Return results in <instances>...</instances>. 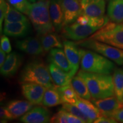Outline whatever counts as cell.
I'll use <instances>...</instances> for the list:
<instances>
[{
  "instance_id": "6da1fadb",
  "label": "cell",
  "mask_w": 123,
  "mask_h": 123,
  "mask_svg": "<svg viewBox=\"0 0 123 123\" xmlns=\"http://www.w3.org/2000/svg\"><path fill=\"white\" fill-rule=\"evenodd\" d=\"M78 75L87 84L93 99H102L115 95L113 78L110 75L90 73L81 70Z\"/></svg>"
},
{
  "instance_id": "7a4b0ae2",
  "label": "cell",
  "mask_w": 123,
  "mask_h": 123,
  "mask_svg": "<svg viewBox=\"0 0 123 123\" xmlns=\"http://www.w3.org/2000/svg\"><path fill=\"white\" fill-rule=\"evenodd\" d=\"M49 5L50 0H42L31 5L28 16L39 36L55 30L50 15Z\"/></svg>"
},
{
  "instance_id": "3957f363",
  "label": "cell",
  "mask_w": 123,
  "mask_h": 123,
  "mask_svg": "<svg viewBox=\"0 0 123 123\" xmlns=\"http://www.w3.org/2000/svg\"><path fill=\"white\" fill-rule=\"evenodd\" d=\"M20 83H34L46 87L55 86L49 68L40 60H34L27 63L20 73Z\"/></svg>"
},
{
  "instance_id": "277c9868",
  "label": "cell",
  "mask_w": 123,
  "mask_h": 123,
  "mask_svg": "<svg viewBox=\"0 0 123 123\" xmlns=\"http://www.w3.org/2000/svg\"><path fill=\"white\" fill-rule=\"evenodd\" d=\"M80 67L86 72L110 75L115 70V64L95 51L81 49Z\"/></svg>"
},
{
  "instance_id": "5b68a950",
  "label": "cell",
  "mask_w": 123,
  "mask_h": 123,
  "mask_svg": "<svg viewBox=\"0 0 123 123\" xmlns=\"http://www.w3.org/2000/svg\"><path fill=\"white\" fill-rule=\"evenodd\" d=\"M89 38L123 50V23L109 21Z\"/></svg>"
},
{
  "instance_id": "8992f818",
  "label": "cell",
  "mask_w": 123,
  "mask_h": 123,
  "mask_svg": "<svg viewBox=\"0 0 123 123\" xmlns=\"http://www.w3.org/2000/svg\"><path fill=\"white\" fill-rule=\"evenodd\" d=\"M78 46L95 51L118 65H123V50L96 40L88 38L78 41Z\"/></svg>"
},
{
  "instance_id": "52a82bcc",
  "label": "cell",
  "mask_w": 123,
  "mask_h": 123,
  "mask_svg": "<svg viewBox=\"0 0 123 123\" xmlns=\"http://www.w3.org/2000/svg\"><path fill=\"white\" fill-rule=\"evenodd\" d=\"M99 29L91 25H81L75 21L73 24L64 26L61 33L65 39L79 41L87 38Z\"/></svg>"
},
{
  "instance_id": "ba28073f",
  "label": "cell",
  "mask_w": 123,
  "mask_h": 123,
  "mask_svg": "<svg viewBox=\"0 0 123 123\" xmlns=\"http://www.w3.org/2000/svg\"><path fill=\"white\" fill-rule=\"evenodd\" d=\"M80 0H59L64 15V26L75 22L83 14Z\"/></svg>"
},
{
  "instance_id": "9c48e42d",
  "label": "cell",
  "mask_w": 123,
  "mask_h": 123,
  "mask_svg": "<svg viewBox=\"0 0 123 123\" xmlns=\"http://www.w3.org/2000/svg\"><path fill=\"white\" fill-rule=\"evenodd\" d=\"M46 87L34 83H23L21 91L25 98L35 105L42 104L43 99Z\"/></svg>"
},
{
  "instance_id": "30bf717a",
  "label": "cell",
  "mask_w": 123,
  "mask_h": 123,
  "mask_svg": "<svg viewBox=\"0 0 123 123\" xmlns=\"http://www.w3.org/2000/svg\"><path fill=\"white\" fill-rule=\"evenodd\" d=\"M92 102L99 108L102 116L112 117L115 112L123 107V103L119 101L115 95L102 99H91Z\"/></svg>"
},
{
  "instance_id": "8fae6325",
  "label": "cell",
  "mask_w": 123,
  "mask_h": 123,
  "mask_svg": "<svg viewBox=\"0 0 123 123\" xmlns=\"http://www.w3.org/2000/svg\"><path fill=\"white\" fill-rule=\"evenodd\" d=\"M15 47L21 51L32 56H40L44 51L41 41L35 37H27L15 42Z\"/></svg>"
},
{
  "instance_id": "7c38bea8",
  "label": "cell",
  "mask_w": 123,
  "mask_h": 123,
  "mask_svg": "<svg viewBox=\"0 0 123 123\" xmlns=\"http://www.w3.org/2000/svg\"><path fill=\"white\" fill-rule=\"evenodd\" d=\"M65 54L71 66V73L74 76L79 68L81 61V49H79L76 43L65 40L63 42Z\"/></svg>"
},
{
  "instance_id": "4fadbf2b",
  "label": "cell",
  "mask_w": 123,
  "mask_h": 123,
  "mask_svg": "<svg viewBox=\"0 0 123 123\" xmlns=\"http://www.w3.org/2000/svg\"><path fill=\"white\" fill-rule=\"evenodd\" d=\"M31 31L29 21L16 22H4L3 33L7 36L14 38H25Z\"/></svg>"
},
{
  "instance_id": "5bb4252c",
  "label": "cell",
  "mask_w": 123,
  "mask_h": 123,
  "mask_svg": "<svg viewBox=\"0 0 123 123\" xmlns=\"http://www.w3.org/2000/svg\"><path fill=\"white\" fill-rule=\"evenodd\" d=\"M20 120L25 123H47L50 122V113L46 108L38 106L23 115Z\"/></svg>"
},
{
  "instance_id": "9a60e30c",
  "label": "cell",
  "mask_w": 123,
  "mask_h": 123,
  "mask_svg": "<svg viewBox=\"0 0 123 123\" xmlns=\"http://www.w3.org/2000/svg\"><path fill=\"white\" fill-rule=\"evenodd\" d=\"M83 14L92 17L104 16L105 12V0H80Z\"/></svg>"
},
{
  "instance_id": "2e32d148",
  "label": "cell",
  "mask_w": 123,
  "mask_h": 123,
  "mask_svg": "<svg viewBox=\"0 0 123 123\" xmlns=\"http://www.w3.org/2000/svg\"><path fill=\"white\" fill-rule=\"evenodd\" d=\"M22 63L21 55L15 52L7 55L4 63L1 67V74L6 78L13 76L17 73Z\"/></svg>"
},
{
  "instance_id": "e0dca14e",
  "label": "cell",
  "mask_w": 123,
  "mask_h": 123,
  "mask_svg": "<svg viewBox=\"0 0 123 123\" xmlns=\"http://www.w3.org/2000/svg\"><path fill=\"white\" fill-rule=\"evenodd\" d=\"M72 104L76 105L90 119L92 122L102 116L101 112L93 102H91L89 100L81 98L78 96L74 102Z\"/></svg>"
},
{
  "instance_id": "ac0fdd59",
  "label": "cell",
  "mask_w": 123,
  "mask_h": 123,
  "mask_svg": "<svg viewBox=\"0 0 123 123\" xmlns=\"http://www.w3.org/2000/svg\"><path fill=\"white\" fill-rule=\"evenodd\" d=\"M47 59L49 63H53L64 71L71 73V66L62 49H51Z\"/></svg>"
},
{
  "instance_id": "d6986e66",
  "label": "cell",
  "mask_w": 123,
  "mask_h": 123,
  "mask_svg": "<svg viewBox=\"0 0 123 123\" xmlns=\"http://www.w3.org/2000/svg\"><path fill=\"white\" fill-rule=\"evenodd\" d=\"M49 12L55 31H61L64 27V15L59 0H50Z\"/></svg>"
},
{
  "instance_id": "ffe728a7",
  "label": "cell",
  "mask_w": 123,
  "mask_h": 123,
  "mask_svg": "<svg viewBox=\"0 0 123 123\" xmlns=\"http://www.w3.org/2000/svg\"><path fill=\"white\" fill-rule=\"evenodd\" d=\"M33 103L28 100H14L9 101L6 108L12 115V119L14 120L21 117L33 108Z\"/></svg>"
},
{
  "instance_id": "44dd1931",
  "label": "cell",
  "mask_w": 123,
  "mask_h": 123,
  "mask_svg": "<svg viewBox=\"0 0 123 123\" xmlns=\"http://www.w3.org/2000/svg\"><path fill=\"white\" fill-rule=\"evenodd\" d=\"M48 68L55 85L64 86L71 84V80L74 76L71 73L64 71L53 63H49Z\"/></svg>"
},
{
  "instance_id": "7402d4cb",
  "label": "cell",
  "mask_w": 123,
  "mask_h": 123,
  "mask_svg": "<svg viewBox=\"0 0 123 123\" xmlns=\"http://www.w3.org/2000/svg\"><path fill=\"white\" fill-rule=\"evenodd\" d=\"M107 16L112 22L123 23V0H110L107 6Z\"/></svg>"
},
{
  "instance_id": "603a6c76",
  "label": "cell",
  "mask_w": 123,
  "mask_h": 123,
  "mask_svg": "<svg viewBox=\"0 0 123 123\" xmlns=\"http://www.w3.org/2000/svg\"><path fill=\"white\" fill-rule=\"evenodd\" d=\"M63 103L56 86L47 87L44 92L42 104L44 107H51Z\"/></svg>"
},
{
  "instance_id": "cb8c5ba5",
  "label": "cell",
  "mask_w": 123,
  "mask_h": 123,
  "mask_svg": "<svg viewBox=\"0 0 123 123\" xmlns=\"http://www.w3.org/2000/svg\"><path fill=\"white\" fill-rule=\"evenodd\" d=\"M41 42L45 52L54 48L62 49L63 47V43L62 42L61 38L54 32L42 35Z\"/></svg>"
},
{
  "instance_id": "d4e9b609",
  "label": "cell",
  "mask_w": 123,
  "mask_h": 123,
  "mask_svg": "<svg viewBox=\"0 0 123 123\" xmlns=\"http://www.w3.org/2000/svg\"><path fill=\"white\" fill-rule=\"evenodd\" d=\"M71 84L79 97L89 100L92 99V96L88 86L84 80L79 75L73 77Z\"/></svg>"
},
{
  "instance_id": "484cf974",
  "label": "cell",
  "mask_w": 123,
  "mask_h": 123,
  "mask_svg": "<svg viewBox=\"0 0 123 123\" xmlns=\"http://www.w3.org/2000/svg\"><path fill=\"white\" fill-rule=\"evenodd\" d=\"M113 83L114 86L115 96L119 101L123 103V70L121 68H115L113 72Z\"/></svg>"
},
{
  "instance_id": "4316f807",
  "label": "cell",
  "mask_w": 123,
  "mask_h": 123,
  "mask_svg": "<svg viewBox=\"0 0 123 123\" xmlns=\"http://www.w3.org/2000/svg\"><path fill=\"white\" fill-rule=\"evenodd\" d=\"M56 88L59 92L63 103H67L73 104L78 97L71 84L64 86H56Z\"/></svg>"
},
{
  "instance_id": "83f0119b",
  "label": "cell",
  "mask_w": 123,
  "mask_h": 123,
  "mask_svg": "<svg viewBox=\"0 0 123 123\" xmlns=\"http://www.w3.org/2000/svg\"><path fill=\"white\" fill-rule=\"evenodd\" d=\"M5 22H16L29 21L24 13L13 6H10L4 19Z\"/></svg>"
},
{
  "instance_id": "f1b7e54d",
  "label": "cell",
  "mask_w": 123,
  "mask_h": 123,
  "mask_svg": "<svg viewBox=\"0 0 123 123\" xmlns=\"http://www.w3.org/2000/svg\"><path fill=\"white\" fill-rule=\"evenodd\" d=\"M62 108L73 115L78 117L82 120L84 123H92V121L85 114L83 113V112L80 110L79 108L76 107V105H74V104L64 103H63Z\"/></svg>"
},
{
  "instance_id": "f546056e",
  "label": "cell",
  "mask_w": 123,
  "mask_h": 123,
  "mask_svg": "<svg viewBox=\"0 0 123 123\" xmlns=\"http://www.w3.org/2000/svg\"><path fill=\"white\" fill-rule=\"evenodd\" d=\"M7 1L12 6L17 9L24 14L28 15L31 5L29 0H7Z\"/></svg>"
},
{
  "instance_id": "4dcf8cb0",
  "label": "cell",
  "mask_w": 123,
  "mask_h": 123,
  "mask_svg": "<svg viewBox=\"0 0 123 123\" xmlns=\"http://www.w3.org/2000/svg\"><path fill=\"white\" fill-rule=\"evenodd\" d=\"M10 6L5 0H0V31L2 33V22L8 12Z\"/></svg>"
},
{
  "instance_id": "1f68e13d",
  "label": "cell",
  "mask_w": 123,
  "mask_h": 123,
  "mask_svg": "<svg viewBox=\"0 0 123 123\" xmlns=\"http://www.w3.org/2000/svg\"><path fill=\"white\" fill-rule=\"evenodd\" d=\"M50 123H67L66 117V111L62 108L57 113L54 114L50 119Z\"/></svg>"
},
{
  "instance_id": "d6a6232c",
  "label": "cell",
  "mask_w": 123,
  "mask_h": 123,
  "mask_svg": "<svg viewBox=\"0 0 123 123\" xmlns=\"http://www.w3.org/2000/svg\"><path fill=\"white\" fill-rule=\"evenodd\" d=\"M1 49L7 54L10 53L12 51V46L10 41L7 35L5 34L1 35Z\"/></svg>"
},
{
  "instance_id": "836d02e7",
  "label": "cell",
  "mask_w": 123,
  "mask_h": 123,
  "mask_svg": "<svg viewBox=\"0 0 123 123\" xmlns=\"http://www.w3.org/2000/svg\"><path fill=\"white\" fill-rule=\"evenodd\" d=\"M0 115H1V119L2 122V121H7L13 120L12 115L9 112L6 107H1L0 108Z\"/></svg>"
},
{
  "instance_id": "e575fe53",
  "label": "cell",
  "mask_w": 123,
  "mask_h": 123,
  "mask_svg": "<svg viewBox=\"0 0 123 123\" xmlns=\"http://www.w3.org/2000/svg\"><path fill=\"white\" fill-rule=\"evenodd\" d=\"M66 117H67V123H84L82 120L75 115L70 113L66 111Z\"/></svg>"
},
{
  "instance_id": "d590c367",
  "label": "cell",
  "mask_w": 123,
  "mask_h": 123,
  "mask_svg": "<svg viewBox=\"0 0 123 123\" xmlns=\"http://www.w3.org/2000/svg\"><path fill=\"white\" fill-rule=\"evenodd\" d=\"M95 123H116L117 121L113 117L102 116L93 121Z\"/></svg>"
},
{
  "instance_id": "8d00e7d4",
  "label": "cell",
  "mask_w": 123,
  "mask_h": 123,
  "mask_svg": "<svg viewBox=\"0 0 123 123\" xmlns=\"http://www.w3.org/2000/svg\"><path fill=\"white\" fill-rule=\"evenodd\" d=\"M112 117L115 119L116 121L123 123V107L115 112L112 115Z\"/></svg>"
},
{
  "instance_id": "74e56055",
  "label": "cell",
  "mask_w": 123,
  "mask_h": 123,
  "mask_svg": "<svg viewBox=\"0 0 123 123\" xmlns=\"http://www.w3.org/2000/svg\"><path fill=\"white\" fill-rule=\"evenodd\" d=\"M6 58V53L1 49V50H0V67H1L4 63Z\"/></svg>"
},
{
  "instance_id": "f35d334b",
  "label": "cell",
  "mask_w": 123,
  "mask_h": 123,
  "mask_svg": "<svg viewBox=\"0 0 123 123\" xmlns=\"http://www.w3.org/2000/svg\"><path fill=\"white\" fill-rule=\"evenodd\" d=\"M29 1H30V2H32V3H34L36 2V0H29Z\"/></svg>"
},
{
  "instance_id": "ab89813d",
  "label": "cell",
  "mask_w": 123,
  "mask_h": 123,
  "mask_svg": "<svg viewBox=\"0 0 123 123\" xmlns=\"http://www.w3.org/2000/svg\"><path fill=\"white\" fill-rule=\"evenodd\" d=\"M38 1H42V0H38Z\"/></svg>"
},
{
  "instance_id": "60d3db41",
  "label": "cell",
  "mask_w": 123,
  "mask_h": 123,
  "mask_svg": "<svg viewBox=\"0 0 123 123\" xmlns=\"http://www.w3.org/2000/svg\"></svg>"
}]
</instances>
